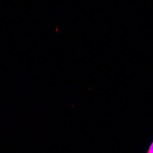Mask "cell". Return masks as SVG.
<instances>
[{
  "label": "cell",
  "mask_w": 153,
  "mask_h": 153,
  "mask_svg": "<svg viewBox=\"0 0 153 153\" xmlns=\"http://www.w3.org/2000/svg\"><path fill=\"white\" fill-rule=\"evenodd\" d=\"M147 153H153V140L151 141L150 145L149 146L148 150H147Z\"/></svg>",
  "instance_id": "cell-1"
}]
</instances>
